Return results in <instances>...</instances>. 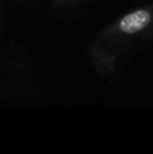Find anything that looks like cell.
Listing matches in <instances>:
<instances>
[{
	"mask_svg": "<svg viewBox=\"0 0 153 154\" xmlns=\"http://www.w3.org/2000/svg\"><path fill=\"white\" fill-rule=\"evenodd\" d=\"M152 14L148 10H137L127 14L126 16L121 19L119 29L126 34H136L138 31H142L144 29L151 24Z\"/></svg>",
	"mask_w": 153,
	"mask_h": 154,
	"instance_id": "6da1fadb",
	"label": "cell"
}]
</instances>
